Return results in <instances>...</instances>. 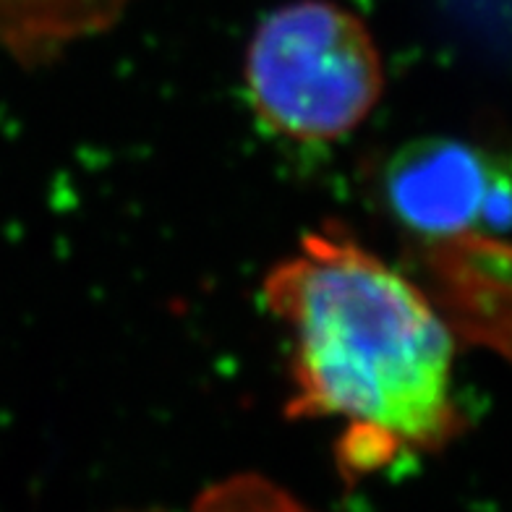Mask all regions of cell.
Listing matches in <instances>:
<instances>
[{
    "instance_id": "6da1fadb",
    "label": "cell",
    "mask_w": 512,
    "mask_h": 512,
    "mask_svg": "<svg viewBox=\"0 0 512 512\" xmlns=\"http://www.w3.org/2000/svg\"><path fill=\"white\" fill-rule=\"evenodd\" d=\"M262 293L290 340L285 413L343 421L345 476L437 452L463 432L455 332L421 285L348 230H309Z\"/></svg>"
},
{
    "instance_id": "7a4b0ae2",
    "label": "cell",
    "mask_w": 512,
    "mask_h": 512,
    "mask_svg": "<svg viewBox=\"0 0 512 512\" xmlns=\"http://www.w3.org/2000/svg\"><path fill=\"white\" fill-rule=\"evenodd\" d=\"M246 97L267 131L296 144L353 134L384 92L374 34L335 0H290L259 21L243 63Z\"/></svg>"
},
{
    "instance_id": "3957f363",
    "label": "cell",
    "mask_w": 512,
    "mask_h": 512,
    "mask_svg": "<svg viewBox=\"0 0 512 512\" xmlns=\"http://www.w3.org/2000/svg\"><path fill=\"white\" fill-rule=\"evenodd\" d=\"M382 199L413 243L512 228V157L460 139H416L392 152Z\"/></svg>"
},
{
    "instance_id": "277c9868",
    "label": "cell",
    "mask_w": 512,
    "mask_h": 512,
    "mask_svg": "<svg viewBox=\"0 0 512 512\" xmlns=\"http://www.w3.org/2000/svg\"><path fill=\"white\" fill-rule=\"evenodd\" d=\"M432 301L452 332L512 358V246L494 236H455L421 243Z\"/></svg>"
},
{
    "instance_id": "5b68a950",
    "label": "cell",
    "mask_w": 512,
    "mask_h": 512,
    "mask_svg": "<svg viewBox=\"0 0 512 512\" xmlns=\"http://www.w3.org/2000/svg\"><path fill=\"white\" fill-rule=\"evenodd\" d=\"M126 0H0V48L29 68L55 61L113 21Z\"/></svg>"
},
{
    "instance_id": "8992f818",
    "label": "cell",
    "mask_w": 512,
    "mask_h": 512,
    "mask_svg": "<svg viewBox=\"0 0 512 512\" xmlns=\"http://www.w3.org/2000/svg\"><path fill=\"white\" fill-rule=\"evenodd\" d=\"M194 512H311L262 476H233L207 489Z\"/></svg>"
}]
</instances>
